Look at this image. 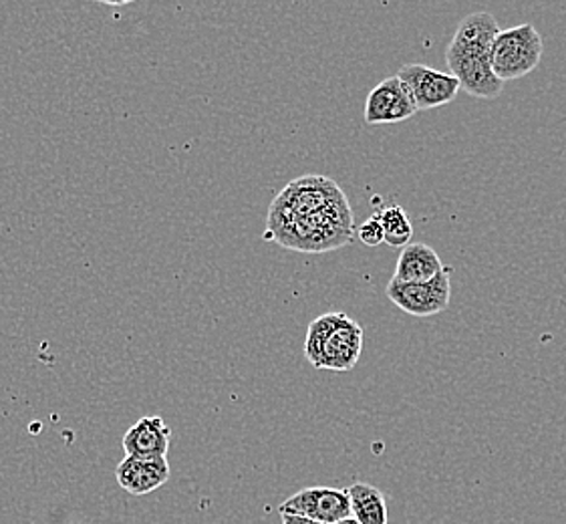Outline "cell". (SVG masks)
I'll use <instances>...</instances> for the list:
<instances>
[{
  "label": "cell",
  "mask_w": 566,
  "mask_h": 524,
  "mask_svg": "<svg viewBox=\"0 0 566 524\" xmlns=\"http://www.w3.org/2000/svg\"><path fill=\"white\" fill-rule=\"evenodd\" d=\"M386 295L396 307L413 317H433L450 305L452 298V269L443 266L442 273L428 283H387Z\"/></svg>",
  "instance_id": "277c9868"
},
{
  "label": "cell",
  "mask_w": 566,
  "mask_h": 524,
  "mask_svg": "<svg viewBox=\"0 0 566 524\" xmlns=\"http://www.w3.org/2000/svg\"><path fill=\"white\" fill-rule=\"evenodd\" d=\"M446 63L450 67V75L460 83V90L474 97L494 99L504 90V83L492 71L488 49H470L450 43L446 51Z\"/></svg>",
  "instance_id": "5b68a950"
},
{
  "label": "cell",
  "mask_w": 566,
  "mask_h": 524,
  "mask_svg": "<svg viewBox=\"0 0 566 524\" xmlns=\"http://www.w3.org/2000/svg\"><path fill=\"white\" fill-rule=\"evenodd\" d=\"M357 237H359L363 244L369 247V249H375V247L384 244V229H381V222H379L377 214L367 218V220L363 222L361 227L357 229Z\"/></svg>",
  "instance_id": "9a60e30c"
},
{
  "label": "cell",
  "mask_w": 566,
  "mask_h": 524,
  "mask_svg": "<svg viewBox=\"0 0 566 524\" xmlns=\"http://www.w3.org/2000/svg\"><path fill=\"white\" fill-rule=\"evenodd\" d=\"M355 237L352 206L339 184L327 176H303L272 200L264 240L289 251H337Z\"/></svg>",
  "instance_id": "6da1fadb"
},
{
  "label": "cell",
  "mask_w": 566,
  "mask_h": 524,
  "mask_svg": "<svg viewBox=\"0 0 566 524\" xmlns=\"http://www.w3.org/2000/svg\"><path fill=\"white\" fill-rule=\"evenodd\" d=\"M377 218L384 229V242L394 249H403L411 242L413 224L401 206H386L377 212Z\"/></svg>",
  "instance_id": "5bb4252c"
},
{
  "label": "cell",
  "mask_w": 566,
  "mask_h": 524,
  "mask_svg": "<svg viewBox=\"0 0 566 524\" xmlns=\"http://www.w3.org/2000/svg\"><path fill=\"white\" fill-rule=\"evenodd\" d=\"M443 264L440 254L426 242H409L401 249L397 259L394 281L397 283H428L433 276L442 273Z\"/></svg>",
  "instance_id": "8fae6325"
},
{
  "label": "cell",
  "mask_w": 566,
  "mask_h": 524,
  "mask_svg": "<svg viewBox=\"0 0 566 524\" xmlns=\"http://www.w3.org/2000/svg\"><path fill=\"white\" fill-rule=\"evenodd\" d=\"M281 518H283V524H323L305 518V516H295V514H281Z\"/></svg>",
  "instance_id": "2e32d148"
},
{
  "label": "cell",
  "mask_w": 566,
  "mask_h": 524,
  "mask_svg": "<svg viewBox=\"0 0 566 524\" xmlns=\"http://www.w3.org/2000/svg\"><path fill=\"white\" fill-rule=\"evenodd\" d=\"M352 518L359 524H387V499L377 486L367 482H355L349 489Z\"/></svg>",
  "instance_id": "7c38bea8"
},
{
  "label": "cell",
  "mask_w": 566,
  "mask_h": 524,
  "mask_svg": "<svg viewBox=\"0 0 566 524\" xmlns=\"http://www.w3.org/2000/svg\"><path fill=\"white\" fill-rule=\"evenodd\" d=\"M500 24L490 12H472L462 19L453 34V45L470 46V49H492L494 39L499 36Z\"/></svg>",
  "instance_id": "4fadbf2b"
},
{
  "label": "cell",
  "mask_w": 566,
  "mask_h": 524,
  "mask_svg": "<svg viewBox=\"0 0 566 524\" xmlns=\"http://www.w3.org/2000/svg\"><path fill=\"white\" fill-rule=\"evenodd\" d=\"M418 114V107L409 95L408 87L397 75L387 77L367 95L365 102V122L369 126L399 124Z\"/></svg>",
  "instance_id": "ba28073f"
},
{
  "label": "cell",
  "mask_w": 566,
  "mask_h": 524,
  "mask_svg": "<svg viewBox=\"0 0 566 524\" xmlns=\"http://www.w3.org/2000/svg\"><path fill=\"white\" fill-rule=\"evenodd\" d=\"M337 524H359L357 521H353V518H345V521H340V523Z\"/></svg>",
  "instance_id": "e0dca14e"
},
{
  "label": "cell",
  "mask_w": 566,
  "mask_h": 524,
  "mask_svg": "<svg viewBox=\"0 0 566 524\" xmlns=\"http://www.w3.org/2000/svg\"><path fill=\"white\" fill-rule=\"evenodd\" d=\"M279 513L305 516L323 524H337L345 518H352V502L349 494L343 489L311 486L289 496L279 506Z\"/></svg>",
  "instance_id": "52a82bcc"
},
{
  "label": "cell",
  "mask_w": 566,
  "mask_h": 524,
  "mask_svg": "<svg viewBox=\"0 0 566 524\" xmlns=\"http://www.w3.org/2000/svg\"><path fill=\"white\" fill-rule=\"evenodd\" d=\"M115 476L125 492L134 496H146L168 482L170 464L168 458L125 457L115 468Z\"/></svg>",
  "instance_id": "9c48e42d"
},
{
  "label": "cell",
  "mask_w": 566,
  "mask_h": 524,
  "mask_svg": "<svg viewBox=\"0 0 566 524\" xmlns=\"http://www.w3.org/2000/svg\"><path fill=\"white\" fill-rule=\"evenodd\" d=\"M543 36L531 23L500 31L490 49V65L502 83L526 77L543 59Z\"/></svg>",
  "instance_id": "3957f363"
},
{
  "label": "cell",
  "mask_w": 566,
  "mask_h": 524,
  "mask_svg": "<svg viewBox=\"0 0 566 524\" xmlns=\"http://www.w3.org/2000/svg\"><path fill=\"white\" fill-rule=\"evenodd\" d=\"M363 352V329L345 313H325L308 325L305 357L321 371H352Z\"/></svg>",
  "instance_id": "7a4b0ae2"
},
{
  "label": "cell",
  "mask_w": 566,
  "mask_h": 524,
  "mask_svg": "<svg viewBox=\"0 0 566 524\" xmlns=\"http://www.w3.org/2000/svg\"><path fill=\"white\" fill-rule=\"evenodd\" d=\"M397 77L408 87L409 95L418 107V114L448 105L460 93V83L453 75L419 63L403 65L399 69Z\"/></svg>",
  "instance_id": "8992f818"
},
{
  "label": "cell",
  "mask_w": 566,
  "mask_h": 524,
  "mask_svg": "<svg viewBox=\"0 0 566 524\" xmlns=\"http://www.w3.org/2000/svg\"><path fill=\"white\" fill-rule=\"evenodd\" d=\"M170 428L159 416L137 420L124 436V452L132 458H166L170 450Z\"/></svg>",
  "instance_id": "30bf717a"
}]
</instances>
